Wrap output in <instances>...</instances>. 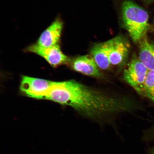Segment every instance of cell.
Here are the masks:
<instances>
[{
	"label": "cell",
	"mask_w": 154,
	"mask_h": 154,
	"mask_svg": "<svg viewBox=\"0 0 154 154\" xmlns=\"http://www.w3.org/2000/svg\"><path fill=\"white\" fill-rule=\"evenodd\" d=\"M54 99L56 103L70 106L83 116L100 123L119 113L132 111L134 106L128 98L111 95L74 80L61 82Z\"/></svg>",
	"instance_id": "1"
},
{
	"label": "cell",
	"mask_w": 154,
	"mask_h": 154,
	"mask_svg": "<svg viewBox=\"0 0 154 154\" xmlns=\"http://www.w3.org/2000/svg\"><path fill=\"white\" fill-rule=\"evenodd\" d=\"M123 22L133 41L140 42L149 28L147 11L131 1H125L122 7Z\"/></svg>",
	"instance_id": "2"
},
{
	"label": "cell",
	"mask_w": 154,
	"mask_h": 154,
	"mask_svg": "<svg viewBox=\"0 0 154 154\" xmlns=\"http://www.w3.org/2000/svg\"><path fill=\"white\" fill-rule=\"evenodd\" d=\"M55 82L43 79L23 76L20 90L29 97L38 99H45Z\"/></svg>",
	"instance_id": "3"
},
{
	"label": "cell",
	"mask_w": 154,
	"mask_h": 154,
	"mask_svg": "<svg viewBox=\"0 0 154 154\" xmlns=\"http://www.w3.org/2000/svg\"><path fill=\"white\" fill-rule=\"evenodd\" d=\"M25 51L40 56L54 67L63 65H68L70 60L63 53L59 44L53 47L45 48L34 44L26 48Z\"/></svg>",
	"instance_id": "4"
},
{
	"label": "cell",
	"mask_w": 154,
	"mask_h": 154,
	"mask_svg": "<svg viewBox=\"0 0 154 154\" xmlns=\"http://www.w3.org/2000/svg\"><path fill=\"white\" fill-rule=\"evenodd\" d=\"M149 70L138 57L134 55L124 72V79L136 91L145 82Z\"/></svg>",
	"instance_id": "5"
},
{
	"label": "cell",
	"mask_w": 154,
	"mask_h": 154,
	"mask_svg": "<svg viewBox=\"0 0 154 154\" xmlns=\"http://www.w3.org/2000/svg\"><path fill=\"white\" fill-rule=\"evenodd\" d=\"M68 65L73 70L96 79L103 78L99 67L91 55L80 56L70 60Z\"/></svg>",
	"instance_id": "6"
},
{
	"label": "cell",
	"mask_w": 154,
	"mask_h": 154,
	"mask_svg": "<svg viewBox=\"0 0 154 154\" xmlns=\"http://www.w3.org/2000/svg\"><path fill=\"white\" fill-rule=\"evenodd\" d=\"M104 43L108 53L111 65H120L128 57L129 45L120 36L112 38Z\"/></svg>",
	"instance_id": "7"
},
{
	"label": "cell",
	"mask_w": 154,
	"mask_h": 154,
	"mask_svg": "<svg viewBox=\"0 0 154 154\" xmlns=\"http://www.w3.org/2000/svg\"><path fill=\"white\" fill-rule=\"evenodd\" d=\"M63 28V21L57 18L44 31L35 43L39 47L49 48L59 44Z\"/></svg>",
	"instance_id": "8"
},
{
	"label": "cell",
	"mask_w": 154,
	"mask_h": 154,
	"mask_svg": "<svg viewBox=\"0 0 154 154\" xmlns=\"http://www.w3.org/2000/svg\"><path fill=\"white\" fill-rule=\"evenodd\" d=\"M140 42L138 58L149 71H154V44L146 36Z\"/></svg>",
	"instance_id": "9"
},
{
	"label": "cell",
	"mask_w": 154,
	"mask_h": 154,
	"mask_svg": "<svg viewBox=\"0 0 154 154\" xmlns=\"http://www.w3.org/2000/svg\"><path fill=\"white\" fill-rule=\"evenodd\" d=\"M90 54L100 69L106 70L109 68L111 64L104 43L95 44L92 48Z\"/></svg>",
	"instance_id": "10"
},
{
	"label": "cell",
	"mask_w": 154,
	"mask_h": 154,
	"mask_svg": "<svg viewBox=\"0 0 154 154\" xmlns=\"http://www.w3.org/2000/svg\"><path fill=\"white\" fill-rule=\"evenodd\" d=\"M137 91L154 103V71H149L143 85Z\"/></svg>",
	"instance_id": "11"
},
{
	"label": "cell",
	"mask_w": 154,
	"mask_h": 154,
	"mask_svg": "<svg viewBox=\"0 0 154 154\" xmlns=\"http://www.w3.org/2000/svg\"><path fill=\"white\" fill-rule=\"evenodd\" d=\"M143 138L145 140H149L154 138V125L146 132Z\"/></svg>",
	"instance_id": "12"
},
{
	"label": "cell",
	"mask_w": 154,
	"mask_h": 154,
	"mask_svg": "<svg viewBox=\"0 0 154 154\" xmlns=\"http://www.w3.org/2000/svg\"><path fill=\"white\" fill-rule=\"evenodd\" d=\"M150 154H154V149H153L152 150Z\"/></svg>",
	"instance_id": "13"
},
{
	"label": "cell",
	"mask_w": 154,
	"mask_h": 154,
	"mask_svg": "<svg viewBox=\"0 0 154 154\" xmlns=\"http://www.w3.org/2000/svg\"><path fill=\"white\" fill-rule=\"evenodd\" d=\"M147 1H153V0H147Z\"/></svg>",
	"instance_id": "14"
},
{
	"label": "cell",
	"mask_w": 154,
	"mask_h": 154,
	"mask_svg": "<svg viewBox=\"0 0 154 154\" xmlns=\"http://www.w3.org/2000/svg\"></svg>",
	"instance_id": "15"
}]
</instances>
